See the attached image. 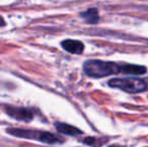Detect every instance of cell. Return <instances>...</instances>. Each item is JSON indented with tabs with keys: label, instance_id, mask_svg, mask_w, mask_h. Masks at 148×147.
<instances>
[{
	"label": "cell",
	"instance_id": "obj_1",
	"mask_svg": "<svg viewBox=\"0 0 148 147\" xmlns=\"http://www.w3.org/2000/svg\"><path fill=\"white\" fill-rule=\"evenodd\" d=\"M84 72L91 78L99 79L121 73V66L114 62L89 59L84 63Z\"/></svg>",
	"mask_w": 148,
	"mask_h": 147
},
{
	"label": "cell",
	"instance_id": "obj_2",
	"mask_svg": "<svg viewBox=\"0 0 148 147\" xmlns=\"http://www.w3.org/2000/svg\"><path fill=\"white\" fill-rule=\"evenodd\" d=\"M6 132L15 137L25 138V139L37 140L47 144H60L64 141L62 137L56 135L51 132L35 131L29 129H21V128H7Z\"/></svg>",
	"mask_w": 148,
	"mask_h": 147
},
{
	"label": "cell",
	"instance_id": "obj_3",
	"mask_svg": "<svg viewBox=\"0 0 148 147\" xmlns=\"http://www.w3.org/2000/svg\"><path fill=\"white\" fill-rule=\"evenodd\" d=\"M108 85L112 88L119 89L124 92L131 93H140L146 90L147 84L145 81L138 78H115L111 79L108 82Z\"/></svg>",
	"mask_w": 148,
	"mask_h": 147
},
{
	"label": "cell",
	"instance_id": "obj_4",
	"mask_svg": "<svg viewBox=\"0 0 148 147\" xmlns=\"http://www.w3.org/2000/svg\"><path fill=\"white\" fill-rule=\"evenodd\" d=\"M4 111L14 119L18 121L29 122L33 119L34 114L31 109L23 108V107H14L11 105H2Z\"/></svg>",
	"mask_w": 148,
	"mask_h": 147
},
{
	"label": "cell",
	"instance_id": "obj_5",
	"mask_svg": "<svg viewBox=\"0 0 148 147\" xmlns=\"http://www.w3.org/2000/svg\"><path fill=\"white\" fill-rule=\"evenodd\" d=\"M60 45L64 51L74 55H81L85 49L84 43L77 39H64L60 42Z\"/></svg>",
	"mask_w": 148,
	"mask_h": 147
},
{
	"label": "cell",
	"instance_id": "obj_6",
	"mask_svg": "<svg viewBox=\"0 0 148 147\" xmlns=\"http://www.w3.org/2000/svg\"><path fill=\"white\" fill-rule=\"evenodd\" d=\"M55 127L57 129L58 132L62 134H66L69 136H78L83 134V132L80 129H78L77 127H74L72 125H69L66 123H60V122H57L55 124Z\"/></svg>",
	"mask_w": 148,
	"mask_h": 147
},
{
	"label": "cell",
	"instance_id": "obj_7",
	"mask_svg": "<svg viewBox=\"0 0 148 147\" xmlns=\"http://www.w3.org/2000/svg\"><path fill=\"white\" fill-rule=\"evenodd\" d=\"M147 72L146 67L139 65H124L121 66V73L124 75H144Z\"/></svg>",
	"mask_w": 148,
	"mask_h": 147
},
{
	"label": "cell",
	"instance_id": "obj_8",
	"mask_svg": "<svg viewBox=\"0 0 148 147\" xmlns=\"http://www.w3.org/2000/svg\"><path fill=\"white\" fill-rule=\"evenodd\" d=\"M81 17L90 24H96L98 23L100 19L99 12L96 8H90V9L86 10V11L82 12L81 13Z\"/></svg>",
	"mask_w": 148,
	"mask_h": 147
},
{
	"label": "cell",
	"instance_id": "obj_9",
	"mask_svg": "<svg viewBox=\"0 0 148 147\" xmlns=\"http://www.w3.org/2000/svg\"><path fill=\"white\" fill-rule=\"evenodd\" d=\"M4 25H5V20H4V18L0 15V26H4Z\"/></svg>",
	"mask_w": 148,
	"mask_h": 147
}]
</instances>
